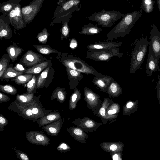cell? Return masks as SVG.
<instances>
[{
  "label": "cell",
  "instance_id": "37",
  "mask_svg": "<svg viewBox=\"0 0 160 160\" xmlns=\"http://www.w3.org/2000/svg\"><path fill=\"white\" fill-rule=\"evenodd\" d=\"M33 46L38 52L43 54L48 55L53 53H59L60 52L52 48L49 45H36Z\"/></svg>",
  "mask_w": 160,
  "mask_h": 160
},
{
  "label": "cell",
  "instance_id": "46",
  "mask_svg": "<svg viewBox=\"0 0 160 160\" xmlns=\"http://www.w3.org/2000/svg\"><path fill=\"white\" fill-rule=\"evenodd\" d=\"M16 153L17 158L22 160H29L28 156L24 152L17 150L16 148H12Z\"/></svg>",
  "mask_w": 160,
  "mask_h": 160
},
{
  "label": "cell",
  "instance_id": "52",
  "mask_svg": "<svg viewBox=\"0 0 160 160\" xmlns=\"http://www.w3.org/2000/svg\"><path fill=\"white\" fill-rule=\"evenodd\" d=\"M70 43V47L72 49L75 48L77 46V40L74 38H72L71 40Z\"/></svg>",
  "mask_w": 160,
  "mask_h": 160
},
{
  "label": "cell",
  "instance_id": "51",
  "mask_svg": "<svg viewBox=\"0 0 160 160\" xmlns=\"http://www.w3.org/2000/svg\"><path fill=\"white\" fill-rule=\"evenodd\" d=\"M14 69L18 72L23 73L26 70V68L21 64H17L15 67H14Z\"/></svg>",
  "mask_w": 160,
  "mask_h": 160
},
{
  "label": "cell",
  "instance_id": "36",
  "mask_svg": "<svg viewBox=\"0 0 160 160\" xmlns=\"http://www.w3.org/2000/svg\"><path fill=\"white\" fill-rule=\"evenodd\" d=\"M7 52L12 61L14 62L21 54L23 49L18 46L11 45L7 48Z\"/></svg>",
  "mask_w": 160,
  "mask_h": 160
},
{
  "label": "cell",
  "instance_id": "25",
  "mask_svg": "<svg viewBox=\"0 0 160 160\" xmlns=\"http://www.w3.org/2000/svg\"><path fill=\"white\" fill-rule=\"evenodd\" d=\"M159 60L155 58L153 54L149 52L146 66V73L151 77L153 72L160 70L158 64Z\"/></svg>",
  "mask_w": 160,
  "mask_h": 160
},
{
  "label": "cell",
  "instance_id": "1",
  "mask_svg": "<svg viewBox=\"0 0 160 160\" xmlns=\"http://www.w3.org/2000/svg\"><path fill=\"white\" fill-rule=\"evenodd\" d=\"M141 17L140 12L136 10L125 14L122 19L107 34L108 39L112 41L119 37H124L130 33L132 28Z\"/></svg>",
  "mask_w": 160,
  "mask_h": 160
},
{
  "label": "cell",
  "instance_id": "3",
  "mask_svg": "<svg viewBox=\"0 0 160 160\" xmlns=\"http://www.w3.org/2000/svg\"><path fill=\"white\" fill-rule=\"evenodd\" d=\"M150 44L147 38L142 37L136 39L132 44L134 46L131 53L130 68V74L136 72L143 63L148 46Z\"/></svg>",
  "mask_w": 160,
  "mask_h": 160
},
{
  "label": "cell",
  "instance_id": "28",
  "mask_svg": "<svg viewBox=\"0 0 160 160\" xmlns=\"http://www.w3.org/2000/svg\"><path fill=\"white\" fill-rule=\"evenodd\" d=\"M102 31V28L90 23H88L81 28L79 32V34L85 35H93L98 34Z\"/></svg>",
  "mask_w": 160,
  "mask_h": 160
},
{
  "label": "cell",
  "instance_id": "56",
  "mask_svg": "<svg viewBox=\"0 0 160 160\" xmlns=\"http://www.w3.org/2000/svg\"><path fill=\"white\" fill-rule=\"evenodd\" d=\"M126 0L127 1H129L130 0Z\"/></svg>",
  "mask_w": 160,
  "mask_h": 160
},
{
  "label": "cell",
  "instance_id": "12",
  "mask_svg": "<svg viewBox=\"0 0 160 160\" xmlns=\"http://www.w3.org/2000/svg\"><path fill=\"white\" fill-rule=\"evenodd\" d=\"M9 110L16 112L18 114L25 119L36 122L37 120L35 117L32 109L28 106L19 105L15 100L8 107Z\"/></svg>",
  "mask_w": 160,
  "mask_h": 160
},
{
  "label": "cell",
  "instance_id": "40",
  "mask_svg": "<svg viewBox=\"0 0 160 160\" xmlns=\"http://www.w3.org/2000/svg\"><path fill=\"white\" fill-rule=\"evenodd\" d=\"M22 74L23 73L17 71L12 67H8L6 68L1 79H9Z\"/></svg>",
  "mask_w": 160,
  "mask_h": 160
},
{
  "label": "cell",
  "instance_id": "47",
  "mask_svg": "<svg viewBox=\"0 0 160 160\" xmlns=\"http://www.w3.org/2000/svg\"><path fill=\"white\" fill-rule=\"evenodd\" d=\"M70 149L69 145L64 142H61L57 148V150L63 152L69 151Z\"/></svg>",
  "mask_w": 160,
  "mask_h": 160
},
{
  "label": "cell",
  "instance_id": "31",
  "mask_svg": "<svg viewBox=\"0 0 160 160\" xmlns=\"http://www.w3.org/2000/svg\"><path fill=\"white\" fill-rule=\"evenodd\" d=\"M138 100L128 101L122 107L123 116H130L133 113L138 109Z\"/></svg>",
  "mask_w": 160,
  "mask_h": 160
},
{
  "label": "cell",
  "instance_id": "34",
  "mask_svg": "<svg viewBox=\"0 0 160 160\" xmlns=\"http://www.w3.org/2000/svg\"><path fill=\"white\" fill-rule=\"evenodd\" d=\"M48 60H45L26 70L24 73L27 74H37L46 69L49 64Z\"/></svg>",
  "mask_w": 160,
  "mask_h": 160
},
{
  "label": "cell",
  "instance_id": "9",
  "mask_svg": "<svg viewBox=\"0 0 160 160\" xmlns=\"http://www.w3.org/2000/svg\"><path fill=\"white\" fill-rule=\"evenodd\" d=\"M152 28L150 32L149 52L152 53L154 57L160 59V31L153 24L151 25Z\"/></svg>",
  "mask_w": 160,
  "mask_h": 160
},
{
  "label": "cell",
  "instance_id": "35",
  "mask_svg": "<svg viewBox=\"0 0 160 160\" xmlns=\"http://www.w3.org/2000/svg\"><path fill=\"white\" fill-rule=\"evenodd\" d=\"M81 97L80 91L76 87L70 97L68 107L70 110H73L76 108L77 103L80 100Z\"/></svg>",
  "mask_w": 160,
  "mask_h": 160
},
{
  "label": "cell",
  "instance_id": "32",
  "mask_svg": "<svg viewBox=\"0 0 160 160\" xmlns=\"http://www.w3.org/2000/svg\"><path fill=\"white\" fill-rule=\"evenodd\" d=\"M67 92L65 88L57 87L53 91L51 96L52 100L55 99L60 103L64 102L66 98Z\"/></svg>",
  "mask_w": 160,
  "mask_h": 160
},
{
  "label": "cell",
  "instance_id": "53",
  "mask_svg": "<svg viewBox=\"0 0 160 160\" xmlns=\"http://www.w3.org/2000/svg\"><path fill=\"white\" fill-rule=\"evenodd\" d=\"M156 88L157 97L160 105V86L158 82L157 83Z\"/></svg>",
  "mask_w": 160,
  "mask_h": 160
},
{
  "label": "cell",
  "instance_id": "43",
  "mask_svg": "<svg viewBox=\"0 0 160 160\" xmlns=\"http://www.w3.org/2000/svg\"><path fill=\"white\" fill-rule=\"evenodd\" d=\"M37 84V78L36 76L33 75L32 79L27 84V90L26 94H30L36 91Z\"/></svg>",
  "mask_w": 160,
  "mask_h": 160
},
{
  "label": "cell",
  "instance_id": "33",
  "mask_svg": "<svg viewBox=\"0 0 160 160\" xmlns=\"http://www.w3.org/2000/svg\"><path fill=\"white\" fill-rule=\"evenodd\" d=\"M114 102L111 99L108 98H104L103 101L99 108L98 113L95 115L101 118L103 123L105 119V112L108 108Z\"/></svg>",
  "mask_w": 160,
  "mask_h": 160
},
{
  "label": "cell",
  "instance_id": "6",
  "mask_svg": "<svg viewBox=\"0 0 160 160\" xmlns=\"http://www.w3.org/2000/svg\"><path fill=\"white\" fill-rule=\"evenodd\" d=\"M119 51L118 48L109 50L88 51L86 57L96 61L108 62L114 57L119 58L122 57L124 54L120 52Z\"/></svg>",
  "mask_w": 160,
  "mask_h": 160
},
{
  "label": "cell",
  "instance_id": "24",
  "mask_svg": "<svg viewBox=\"0 0 160 160\" xmlns=\"http://www.w3.org/2000/svg\"><path fill=\"white\" fill-rule=\"evenodd\" d=\"M120 106L118 103L114 102L107 108L105 112V119L104 124L116 118L118 116L120 110Z\"/></svg>",
  "mask_w": 160,
  "mask_h": 160
},
{
  "label": "cell",
  "instance_id": "15",
  "mask_svg": "<svg viewBox=\"0 0 160 160\" xmlns=\"http://www.w3.org/2000/svg\"><path fill=\"white\" fill-rule=\"evenodd\" d=\"M122 42L110 41H102L91 44L88 45L86 48L89 51L109 50L116 49L120 47Z\"/></svg>",
  "mask_w": 160,
  "mask_h": 160
},
{
  "label": "cell",
  "instance_id": "5",
  "mask_svg": "<svg viewBox=\"0 0 160 160\" xmlns=\"http://www.w3.org/2000/svg\"><path fill=\"white\" fill-rule=\"evenodd\" d=\"M44 0H33L30 3L21 8L25 28L35 18L40 10Z\"/></svg>",
  "mask_w": 160,
  "mask_h": 160
},
{
  "label": "cell",
  "instance_id": "41",
  "mask_svg": "<svg viewBox=\"0 0 160 160\" xmlns=\"http://www.w3.org/2000/svg\"><path fill=\"white\" fill-rule=\"evenodd\" d=\"M155 2L153 0H142L140 8L146 13H149L153 11Z\"/></svg>",
  "mask_w": 160,
  "mask_h": 160
},
{
  "label": "cell",
  "instance_id": "45",
  "mask_svg": "<svg viewBox=\"0 0 160 160\" xmlns=\"http://www.w3.org/2000/svg\"><path fill=\"white\" fill-rule=\"evenodd\" d=\"M1 91L11 95H15L18 92V90L13 86L10 85H0Z\"/></svg>",
  "mask_w": 160,
  "mask_h": 160
},
{
  "label": "cell",
  "instance_id": "55",
  "mask_svg": "<svg viewBox=\"0 0 160 160\" xmlns=\"http://www.w3.org/2000/svg\"><path fill=\"white\" fill-rule=\"evenodd\" d=\"M158 78H159V81H158V82L159 83V84L160 85V79L159 78V77H158Z\"/></svg>",
  "mask_w": 160,
  "mask_h": 160
},
{
  "label": "cell",
  "instance_id": "18",
  "mask_svg": "<svg viewBox=\"0 0 160 160\" xmlns=\"http://www.w3.org/2000/svg\"><path fill=\"white\" fill-rule=\"evenodd\" d=\"M40 97L41 95L36 97V101L26 106H28L32 109L33 113L37 120L47 115L52 111L51 110H46L42 106L40 101Z\"/></svg>",
  "mask_w": 160,
  "mask_h": 160
},
{
  "label": "cell",
  "instance_id": "7",
  "mask_svg": "<svg viewBox=\"0 0 160 160\" xmlns=\"http://www.w3.org/2000/svg\"><path fill=\"white\" fill-rule=\"evenodd\" d=\"M80 0H67L64 3L58 5L54 12L53 18H60L70 13L80 11Z\"/></svg>",
  "mask_w": 160,
  "mask_h": 160
},
{
  "label": "cell",
  "instance_id": "26",
  "mask_svg": "<svg viewBox=\"0 0 160 160\" xmlns=\"http://www.w3.org/2000/svg\"><path fill=\"white\" fill-rule=\"evenodd\" d=\"M125 145L120 141L118 142H104L100 146L105 151L107 152H122Z\"/></svg>",
  "mask_w": 160,
  "mask_h": 160
},
{
  "label": "cell",
  "instance_id": "11",
  "mask_svg": "<svg viewBox=\"0 0 160 160\" xmlns=\"http://www.w3.org/2000/svg\"><path fill=\"white\" fill-rule=\"evenodd\" d=\"M25 136L27 141L32 144L46 146L50 144V139L42 131L27 132L25 133Z\"/></svg>",
  "mask_w": 160,
  "mask_h": 160
},
{
  "label": "cell",
  "instance_id": "29",
  "mask_svg": "<svg viewBox=\"0 0 160 160\" xmlns=\"http://www.w3.org/2000/svg\"><path fill=\"white\" fill-rule=\"evenodd\" d=\"M21 0H8L0 4V12L2 14L7 15L8 14L18 5Z\"/></svg>",
  "mask_w": 160,
  "mask_h": 160
},
{
  "label": "cell",
  "instance_id": "16",
  "mask_svg": "<svg viewBox=\"0 0 160 160\" xmlns=\"http://www.w3.org/2000/svg\"><path fill=\"white\" fill-rule=\"evenodd\" d=\"M10 21L7 15L2 14L0 16V39L4 38L10 39L12 36V32L10 25Z\"/></svg>",
  "mask_w": 160,
  "mask_h": 160
},
{
  "label": "cell",
  "instance_id": "49",
  "mask_svg": "<svg viewBox=\"0 0 160 160\" xmlns=\"http://www.w3.org/2000/svg\"><path fill=\"white\" fill-rule=\"evenodd\" d=\"M8 124V121L2 114H0V131H3L4 127Z\"/></svg>",
  "mask_w": 160,
  "mask_h": 160
},
{
  "label": "cell",
  "instance_id": "27",
  "mask_svg": "<svg viewBox=\"0 0 160 160\" xmlns=\"http://www.w3.org/2000/svg\"><path fill=\"white\" fill-rule=\"evenodd\" d=\"M35 92L36 91L28 94L25 93L21 95L17 94L15 100L20 105L23 106L28 105L36 101Z\"/></svg>",
  "mask_w": 160,
  "mask_h": 160
},
{
  "label": "cell",
  "instance_id": "21",
  "mask_svg": "<svg viewBox=\"0 0 160 160\" xmlns=\"http://www.w3.org/2000/svg\"><path fill=\"white\" fill-rule=\"evenodd\" d=\"M72 13L69 14L62 18L57 19H54L52 22L53 24L57 22H60L62 23V25L61 30V39L62 40L65 38L67 39L69 36L70 33V29L68 25V23L72 16Z\"/></svg>",
  "mask_w": 160,
  "mask_h": 160
},
{
  "label": "cell",
  "instance_id": "39",
  "mask_svg": "<svg viewBox=\"0 0 160 160\" xmlns=\"http://www.w3.org/2000/svg\"><path fill=\"white\" fill-rule=\"evenodd\" d=\"M33 76V74L20 75L15 77L12 80L18 84L23 85L30 80Z\"/></svg>",
  "mask_w": 160,
  "mask_h": 160
},
{
  "label": "cell",
  "instance_id": "30",
  "mask_svg": "<svg viewBox=\"0 0 160 160\" xmlns=\"http://www.w3.org/2000/svg\"><path fill=\"white\" fill-rule=\"evenodd\" d=\"M122 88L117 81H114L108 86L106 92L112 98H116L122 93Z\"/></svg>",
  "mask_w": 160,
  "mask_h": 160
},
{
  "label": "cell",
  "instance_id": "2",
  "mask_svg": "<svg viewBox=\"0 0 160 160\" xmlns=\"http://www.w3.org/2000/svg\"><path fill=\"white\" fill-rule=\"evenodd\" d=\"M56 58L66 68L94 76L101 74L82 59L72 53L67 52L62 53L60 52Z\"/></svg>",
  "mask_w": 160,
  "mask_h": 160
},
{
  "label": "cell",
  "instance_id": "38",
  "mask_svg": "<svg viewBox=\"0 0 160 160\" xmlns=\"http://www.w3.org/2000/svg\"><path fill=\"white\" fill-rule=\"evenodd\" d=\"M50 69V67H47L39 75L37 81V89L44 87Z\"/></svg>",
  "mask_w": 160,
  "mask_h": 160
},
{
  "label": "cell",
  "instance_id": "50",
  "mask_svg": "<svg viewBox=\"0 0 160 160\" xmlns=\"http://www.w3.org/2000/svg\"><path fill=\"white\" fill-rule=\"evenodd\" d=\"M10 99L8 96L2 92L0 93V103L8 102Z\"/></svg>",
  "mask_w": 160,
  "mask_h": 160
},
{
  "label": "cell",
  "instance_id": "48",
  "mask_svg": "<svg viewBox=\"0 0 160 160\" xmlns=\"http://www.w3.org/2000/svg\"><path fill=\"white\" fill-rule=\"evenodd\" d=\"M112 158L114 160H122V152H109Z\"/></svg>",
  "mask_w": 160,
  "mask_h": 160
},
{
  "label": "cell",
  "instance_id": "23",
  "mask_svg": "<svg viewBox=\"0 0 160 160\" xmlns=\"http://www.w3.org/2000/svg\"><path fill=\"white\" fill-rule=\"evenodd\" d=\"M64 119L61 118L58 120L42 126V129L48 135L57 136L60 132Z\"/></svg>",
  "mask_w": 160,
  "mask_h": 160
},
{
  "label": "cell",
  "instance_id": "54",
  "mask_svg": "<svg viewBox=\"0 0 160 160\" xmlns=\"http://www.w3.org/2000/svg\"><path fill=\"white\" fill-rule=\"evenodd\" d=\"M158 7L160 12V0H157Z\"/></svg>",
  "mask_w": 160,
  "mask_h": 160
},
{
  "label": "cell",
  "instance_id": "10",
  "mask_svg": "<svg viewBox=\"0 0 160 160\" xmlns=\"http://www.w3.org/2000/svg\"><path fill=\"white\" fill-rule=\"evenodd\" d=\"M72 122L74 125L88 133L97 131L100 126L103 124L102 123L96 122L94 120L87 116L83 118H76Z\"/></svg>",
  "mask_w": 160,
  "mask_h": 160
},
{
  "label": "cell",
  "instance_id": "22",
  "mask_svg": "<svg viewBox=\"0 0 160 160\" xmlns=\"http://www.w3.org/2000/svg\"><path fill=\"white\" fill-rule=\"evenodd\" d=\"M61 118V112L54 111L39 118L36 122L39 126H43L57 121Z\"/></svg>",
  "mask_w": 160,
  "mask_h": 160
},
{
  "label": "cell",
  "instance_id": "44",
  "mask_svg": "<svg viewBox=\"0 0 160 160\" xmlns=\"http://www.w3.org/2000/svg\"><path fill=\"white\" fill-rule=\"evenodd\" d=\"M49 36V34L47 28H45L37 35L36 38L38 39L40 43L45 44L48 41Z\"/></svg>",
  "mask_w": 160,
  "mask_h": 160
},
{
  "label": "cell",
  "instance_id": "8",
  "mask_svg": "<svg viewBox=\"0 0 160 160\" xmlns=\"http://www.w3.org/2000/svg\"><path fill=\"white\" fill-rule=\"evenodd\" d=\"M83 91L84 100L87 107L95 115L98 113L102 103L100 96L86 87L84 88Z\"/></svg>",
  "mask_w": 160,
  "mask_h": 160
},
{
  "label": "cell",
  "instance_id": "42",
  "mask_svg": "<svg viewBox=\"0 0 160 160\" xmlns=\"http://www.w3.org/2000/svg\"><path fill=\"white\" fill-rule=\"evenodd\" d=\"M9 55L4 54L0 60V78H1L10 62Z\"/></svg>",
  "mask_w": 160,
  "mask_h": 160
},
{
  "label": "cell",
  "instance_id": "4",
  "mask_svg": "<svg viewBox=\"0 0 160 160\" xmlns=\"http://www.w3.org/2000/svg\"><path fill=\"white\" fill-rule=\"evenodd\" d=\"M124 15L118 11L103 9L94 13L87 18L97 22L99 25L107 28L113 26L115 22L123 17Z\"/></svg>",
  "mask_w": 160,
  "mask_h": 160
},
{
  "label": "cell",
  "instance_id": "14",
  "mask_svg": "<svg viewBox=\"0 0 160 160\" xmlns=\"http://www.w3.org/2000/svg\"><path fill=\"white\" fill-rule=\"evenodd\" d=\"M7 16L9 18L10 24L16 29L20 30L25 28L20 4L18 5Z\"/></svg>",
  "mask_w": 160,
  "mask_h": 160
},
{
  "label": "cell",
  "instance_id": "19",
  "mask_svg": "<svg viewBox=\"0 0 160 160\" xmlns=\"http://www.w3.org/2000/svg\"><path fill=\"white\" fill-rule=\"evenodd\" d=\"M68 79L69 88L71 89H74L79 84L80 80L84 77V75L81 72L68 68H66Z\"/></svg>",
  "mask_w": 160,
  "mask_h": 160
},
{
  "label": "cell",
  "instance_id": "13",
  "mask_svg": "<svg viewBox=\"0 0 160 160\" xmlns=\"http://www.w3.org/2000/svg\"><path fill=\"white\" fill-rule=\"evenodd\" d=\"M46 60L40 54L31 50H28L22 57L19 63L26 67H31Z\"/></svg>",
  "mask_w": 160,
  "mask_h": 160
},
{
  "label": "cell",
  "instance_id": "17",
  "mask_svg": "<svg viewBox=\"0 0 160 160\" xmlns=\"http://www.w3.org/2000/svg\"><path fill=\"white\" fill-rule=\"evenodd\" d=\"M114 81V79L112 76L101 73L95 76L92 83L105 93L109 85Z\"/></svg>",
  "mask_w": 160,
  "mask_h": 160
},
{
  "label": "cell",
  "instance_id": "20",
  "mask_svg": "<svg viewBox=\"0 0 160 160\" xmlns=\"http://www.w3.org/2000/svg\"><path fill=\"white\" fill-rule=\"evenodd\" d=\"M69 134L77 141L82 143L86 142V140L89 138L88 135L82 129L78 126H71L67 128Z\"/></svg>",
  "mask_w": 160,
  "mask_h": 160
}]
</instances>
